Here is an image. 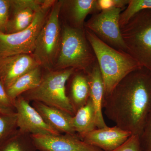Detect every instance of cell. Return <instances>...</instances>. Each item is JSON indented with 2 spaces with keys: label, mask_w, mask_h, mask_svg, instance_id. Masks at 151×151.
<instances>
[{
  "label": "cell",
  "mask_w": 151,
  "mask_h": 151,
  "mask_svg": "<svg viewBox=\"0 0 151 151\" xmlns=\"http://www.w3.org/2000/svg\"><path fill=\"white\" fill-rule=\"evenodd\" d=\"M103 108L116 126L140 136L151 108V72L142 67L124 77L104 98Z\"/></svg>",
  "instance_id": "cell-1"
},
{
  "label": "cell",
  "mask_w": 151,
  "mask_h": 151,
  "mask_svg": "<svg viewBox=\"0 0 151 151\" xmlns=\"http://www.w3.org/2000/svg\"><path fill=\"white\" fill-rule=\"evenodd\" d=\"M85 32L102 74L105 97L111 94L124 77L142 67L127 52L109 46L85 28Z\"/></svg>",
  "instance_id": "cell-2"
},
{
  "label": "cell",
  "mask_w": 151,
  "mask_h": 151,
  "mask_svg": "<svg viewBox=\"0 0 151 151\" xmlns=\"http://www.w3.org/2000/svg\"><path fill=\"white\" fill-rule=\"evenodd\" d=\"M96 61L85 29H77L64 24L61 28L60 50L54 70L72 68L87 73Z\"/></svg>",
  "instance_id": "cell-3"
},
{
  "label": "cell",
  "mask_w": 151,
  "mask_h": 151,
  "mask_svg": "<svg viewBox=\"0 0 151 151\" xmlns=\"http://www.w3.org/2000/svg\"><path fill=\"white\" fill-rule=\"evenodd\" d=\"M121 30L127 53L151 72V9L135 14Z\"/></svg>",
  "instance_id": "cell-4"
},
{
  "label": "cell",
  "mask_w": 151,
  "mask_h": 151,
  "mask_svg": "<svg viewBox=\"0 0 151 151\" xmlns=\"http://www.w3.org/2000/svg\"><path fill=\"white\" fill-rule=\"evenodd\" d=\"M75 70L70 68L46 71L43 73L39 86L21 96L29 102H40L73 116L75 113L66 94V86L68 80Z\"/></svg>",
  "instance_id": "cell-5"
},
{
  "label": "cell",
  "mask_w": 151,
  "mask_h": 151,
  "mask_svg": "<svg viewBox=\"0 0 151 151\" xmlns=\"http://www.w3.org/2000/svg\"><path fill=\"white\" fill-rule=\"evenodd\" d=\"M63 1H55L39 34L33 56L46 71L54 70L61 41L60 22Z\"/></svg>",
  "instance_id": "cell-6"
},
{
  "label": "cell",
  "mask_w": 151,
  "mask_h": 151,
  "mask_svg": "<svg viewBox=\"0 0 151 151\" xmlns=\"http://www.w3.org/2000/svg\"><path fill=\"white\" fill-rule=\"evenodd\" d=\"M55 1H44L32 22L26 29L12 34L0 32V58L15 55L32 54L38 36Z\"/></svg>",
  "instance_id": "cell-7"
},
{
  "label": "cell",
  "mask_w": 151,
  "mask_h": 151,
  "mask_svg": "<svg viewBox=\"0 0 151 151\" xmlns=\"http://www.w3.org/2000/svg\"><path fill=\"white\" fill-rule=\"evenodd\" d=\"M122 11L114 8L94 14L85 23L84 27L109 46L127 52L119 24Z\"/></svg>",
  "instance_id": "cell-8"
},
{
  "label": "cell",
  "mask_w": 151,
  "mask_h": 151,
  "mask_svg": "<svg viewBox=\"0 0 151 151\" xmlns=\"http://www.w3.org/2000/svg\"><path fill=\"white\" fill-rule=\"evenodd\" d=\"M21 95L15 100L18 129L32 135H58L60 133L47 124L39 113Z\"/></svg>",
  "instance_id": "cell-9"
},
{
  "label": "cell",
  "mask_w": 151,
  "mask_h": 151,
  "mask_svg": "<svg viewBox=\"0 0 151 151\" xmlns=\"http://www.w3.org/2000/svg\"><path fill=\"white\" fill-rule=\"evenodd\" d=\"M40 151H103L85 143L78 135H32Z\"/></svg>",
  "instance_id": "cell-10"
},
{
  "label": "cell",
  "mask_w": 151,
  "mask_h": 151,
  "mask_svg": "<svg viewBox=\"0 0 151 151\" xmlns=\"http://www.w3.org/2000/svg\"><path fill=\"white\" fill-rule=\"evenodd\" d=\"M44 1L11 0L9 18L5 33L19 32L32 22Z\"/></svg>",
  "instance_id": "cell-11"
},
{
  "label": "cell",
  "mask_w": 151,
  "mask_h": 151,
  "mask_svg": "<svg viewBox=\"0 0 151 151\" xmlns=\"http://www.w3.org/2000/svg\"><path fill=\"white\" fill-rule=\"evenodd\" d=\"M38 66L40 65L32 54L15 55L0 58V81L6 89L22 76Z\"/></svg>",
  "instance_id": "cell-12"
},
{
  "label": "cell",
  "mask_w": 151,
  "mask_h": 151,
  "mask_svg": "<svg viewBox=\"0 0 151 151\" xmlns=\"http://www.w3.org/2000/svg\"><path fill=\"white\" fill-rule=\"evenodd\" d=\"M132 135L130 132L117 126L97 128L89 132L82 140L103 151H113L122 145Z\"/></svg>",
  "instance_id": "cell-13"
},
{
  "label": "cell",
  "mask_w": 151,
  "mask_h": 151,
  "mask_svg": "<svg viewBox=\"0 0 151 151\" xmlns=\"http://www.w3.org/2000/svg\"><path fill=\"white\" fill-rule=\"evenodd\" d=\"M61 11L64 12L68 22L67 24L71 27L77 29H85V19L89 14L100 12L97 0H67L63 1Z\"/></svg>",
  "instance_id": "cell-14"
},
{
  "label": "cell",
  "mask_w": 151,
  "mask_h": 151,
  "mask_svg": "<svg viewBox=\"0 0 151 151\" xmlns=\"http://www.w3.org/2000/svg\"><path fill=\"white\" fill-rule=\"evenodd\" d=\"M32 105L39 113L47 124L60 134L76 135L72 125L73 116L60 109L34 101Z\"/></svg>",
  "instance_id": "cell-15"
},
{
  "label": "cell",
  "mask_w": 151,
  "mask_h": 151,
  "mask_svg": "<svg viewBox=\"0 0 151 151\" xmlns=\"http://www.w3.org/2000/svg\"><path fill=\"white\" fill-rule=\"evenodd\" d=\"M68 82L66 94L75 114L86 105L90 97L88 75L84 71L75 70Z\"/></svg>",
  "instance_id": "cell-16"
},
{
  "label": "cell",
  "mask_w": 151,
  "mask_h": 151,
  "mask_svg": "<svg viewBox=\"0 0 151 151\" xmlns=\"http://www.w3.org/2000/svg\"><path fill=\"white\" fill-rule=\"evenodd\" d=\"M90 89V98L96 113L97 128L108 127L104 121L102 112L105 94V86L103 77L97 61L87 72Z\"/></svg>",
  "instance_id": "cell-17"
},
{
  "label": "cell",
  "mask_w": 151,
  "mask_h": 151,
  "mask_svg": "<svg viewBox=\"0 0 151 151\" xmlns=\"http://www.w3.org/2000/svg\"><path fill=\"white\" fill-rule=\"evenodd\" d=\"M72 125L76 133L81 140L89 132L97 129L96 113L90 97L86 105L73 116Z\"/></svg>",
  "instance_id": "cell-18"
},
{
  "label": "cell",
  "mask_w": 151,
  "mask_h": 151,
  "mask_svg": "<svg viewBox=\"0 0 151 151\" xmlns=\"http://www.w3.org/2000/svg\"><path fill=\"white\" fill-rule=\"evenodd\" d=\"M42 68L37 66L19 77L6 90L9 96L13 101L25 92L36 88L42 78Z\"/></svg>",
  "instance_id": "cell-19"
},
{
  "label": "cell",
  "mask_w": 151,
  "mask_h": 151,
  "mask_svg": "<svg viewBox=\"0 0 151 151\" xmlns=\"http://www.w3.org/2000/svg\"><path fill=\"white\" fill-rule=\"evenodd\" d=\"M31 134L18 129L0 145V151H37Z\"/></svg>",
  "instance_id": "cell-20"
},
{
  "label": "cell",
  "mask_w": 151,
  "mask_h": 151,
  "mask_svg": "<svg viewBox=\"0 0 151 151\" xmlns=\"http://www.w3.org/2000/svg\"><path fill=\"white\" fill-rule=\"evenodd\" d=\"M18 129L16 112L7 113L0 111V145Z\"/></svg>",
  "instance_id": "cell-21"
},
{
  "label": "cell",
  "mask_w": 151,
  "mask_h": 151,
  "mask_svg": "<svg viewBox=\"0 0 151 151\" xmlns=\"http://www.w3.org/2000/svg\"><path fill=\"white\" fill-rule=\"evenodd\" d=\"M146 9H151V0H129L127 8L120 14V27L126 24L135 14Z\"/></svg>",
  "instance_id": "cell-22"
},
{
  "label": "cell",
  "mask_w": 151,
  "mask_h": 151,
  "mask_svg": "<svg viewBox=\"0 0 151 151\" xmlns=\"http://www.w3.org/2000/svg\"><path fill=\"white\" fill-rule=\"evenodd\" d=\"M142 151H151V108L139 136Z\"/></svg>",
  "instance_id": "cell-23"
},
{
  "label": "cell",
  "mask_w": 151,
  "mask_h": 151,
  "mask_svg": "<svg viewBox=\"0 0 151 151\" xmlns=\"http://www.w3.org/2000/svg\"><path fill=\"white\" fill-rule=\"evenodd\" d=\"M0 111L12 113L16 112L14 101L9 96L5 87L0 81Z\"/></svg>",
  "instance_id": "cell-24"
},
{
  "label": "cell",
  "mask_w": 151,
  "mask_h": 151,
  "mask_svg": "<svg viewBox=\"0 0 151 151\" xmlns=\"http://www.w3.org/2000/svg\"><path fill=\"white\" fill-rule=\"evenodd\" d=\"M11 0H0V32L5 33L9 18Z\"/></svg>",
  "instance_id": "cell-25"
},
{
  "label": "cell",
  "mask_w": 151,
  "mask_h": 151,
  "mask_svg": "<svg viewBox=\"0 0 151 151\" xmlns=\"http://www.w3.org/2000/svg\"><path fill=\"white\" fill-rule=\"evenodd\" d=\"M129 0H97V6L100 12L114 8L122 10L128 6Z\"/></svg>",
  "instance_id": "cell-26"
},
{
  "label": "cell",
  "mask_w": 151,
  "mask_h": 151,
  "mask_svg": "<svg viewBox=\"0 0 151 151\" xmlns=\"http://www.w3.org/2000/svg\"><path fill=\"white\" fill-rule=\"evenodd\" d=\"M113 151H142L139 136L132 135L122 145Z\"/></svg>",
  "instance_id": "cell-27"
}]
</instances>
